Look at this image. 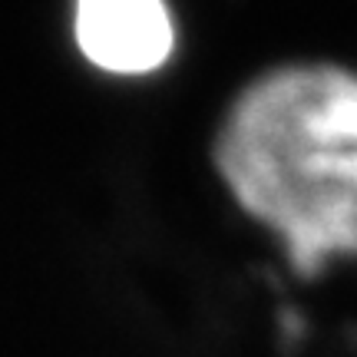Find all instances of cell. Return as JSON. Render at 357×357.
<instances>
[{
  "label": "cell",
  "instance_id": "7a4b0ae2",
  "mask_svg": "<svg viewBox=\"0 0 357 357\" xmlns=\"http://www.w3.org/2000/svg\"><path fill=\"white\" fill-rule=\"evenodd\" d=\"M77 40L113 73H149L172 50V20L162 0H79Z\"/></svg>",
  "mask_w": 357,
  "mask_h": 357
},
{
  "label": "cell",
  "instance_id": "6da1fadb",
  "mask_svg": "<svg viewBox=\"0 0 357 357\" xmlns=\"http://www.w3.org/2000/svg\"><path fill=\"white\" fill-rule=\"evenodd\" d=\"M215 162L235 199L278 231L298 275L357 252V77L288 66L235 102Z\"/></svg>",
  "mask_w": 357,
  "mask_h": 357
}]
</instances>
